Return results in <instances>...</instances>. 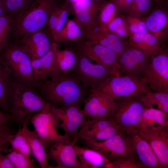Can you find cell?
I'll list each match as a JSON object with an SVG mask.
<instances>
[{
	"mask_svg": "<svg viewBox=\"0 0 168 168\" xmlns=\"http://www.w3.org/2000/svg\"><path fill=\"white\" fill-rule=\"evenodd\" d=\"M38 89L39 94L51 106L59 107L80 105L85 99L86 91L77 77L71 72L56 79L47 80Z\"/></svg>",
	"mask_w": 168,
	"mask_h": 168,
	"instance_id": "6da1fadb",
	"label": "cell"
},
{
	"mask_svg": "<svg viewBox=\"0 0 168 168\" xmlns=\"http://www.w3.org/2000/svg\"><path fill=\"white\" fill-rule=\"evenodd\" d=\"M36 89L13 78L9 98L12 124L22 125L27 117L39 112L47 104Z\"/></svg>",
	"mask_w": 168,
	"mask_h": 168,
	"instance_id": "7a4b0ae2",
	"label": "cell"
},
{
	"mask_svg": "<svg viewBox=\"0 0 168 168\" xmlns=\"http://www.w3.org/2000/svg\"><path fill=\"white\" fill-rule=\"evenodd\" d=\"M60 0H34L13 18L12 31L16 38L41 30Z\"/></svg>",
	"mask_w": 168,
	"mask_h": 168,
	"instance_id": "3957f363",
	"label": "cell"
},
{
	"mask_svg": "<svg viewBox=\"0 0 168 168\" xmlns=\"http://www.w3.org/2000/svg\"><path fill=\"white\" fill-rule=\"evenodd\" d=\"M114 100L141 94L150 91L142 77L112 76L100 83L96 89Z\"/></svg>",
	"mask_w": 168,
	"mask_h": 168,
	"instance_id": "277c9868",
	"label": "cell"
},
{
	"mask_svg": "<svg viewBox=\"0 0 168 168\" xmlns=\"http://www.w3.org/2000/svg\"><path fill=\"white\" fill-rule=\"evenodd\" d=\"M142 94L115 100L116 105L112 117L126 135L137 131L142 114L147 108L141 99Z\"/></svg>",
	"mask_w": 168,
	"mask_h": 168,
	"instance_id": "5b68a950",
	"label": "cell"
},
{
	"mask_svg": "<svg viewBox=\"0 0 168 168\" xmlns=\"http://www.w3.org/2000/svg\"><path fill=\"white\" fill-rule=\"evenodd\" d=\"M3 57V60L10 69L14 79L39 88L40 86L34 77L31 60L17 45L8 46L4 52Z\"/></svg>",
	"mask_w": 168,
	"mask_h": 168,
	"instance_id": "8992f818",
	"label": "cell"
},
{
	"mask_svg": "<svg viewBox=\"0 0 168 168\" xmlns=\"http://www.w3.org/2000/svg\"><path fill=\"white\" fill-rule=\"evenodd\" d=\"M142 77L150 91H168V52L162 47L151 56Z\"/></svg>",
	"mask_w": 168,
	"mask_h": 168,
	"instance_id": "52a82bcc",
	"label": "cell"
},
{
	"mask_svg": "<svg viewBox=\"0 0 168 168\" xmlns=\"http://www.w3.org/2000/svg\"><path fill=\"white\" fill-rule=\"evenodd\" d=\"M78 53L106 68L115 76H119L118 55L114 52L104 46L83 39L74 44Z\"/></svg>",
	"mask_w": 168,
	"mask_h": 168,
	"instance_id": "ba28073f",
	"label": "cell"
},
{
	"mask_svg": "<svg viewBox=\"0 0 168 168\" xmlns=\"http://www.w3.org/2000/svg\"><path fill=\"white\" fill-rule=\"evenodd\" d=\"M60 121L51 111L48 103L41 110L30 117V121L45 148L51 141L66 137L58 133Z\"/></svg>",
	"mask_w": 168,
	"mask_h": 168,
	"instance_id": "9c48e42d",
	"label": "cell"
},
{
	"mask_svg": "<svg viewBox=\"0 0 168 168\" xmlns=\"http://www.w3.org/2000/svg\"><path fill=\"white\" fill-rule=\"evenodd\" d=\"M74 143L66 137L49 143L45 148L47 158L56 164L51 168H83L77 158Z\"/></svg>",
	"mask_w": 168,
	"mask_h": 168,
	"instance_id": "30bf717a",
	"label": "cell"
},
{
	"mask_svg": "<svg viewBox=\"0 0 168 168\" xmlns=\"http://www.w3.org/2000/svg\"><path fill=\"white\" fill-rule=\"evenodd\" d=\"M78 54L77 63L71 72L76 75L86 90H95L101 82L114 75L105 67L97 63H93L86 57Z\"/></svg>",
	"mask_w": 168,
	"mask_h": 168,
	"instance_id": "8fae6325",
	"label": "cell"
},
{
	"mask_svg": "<svg viewBox=\"0 0 168 168\" xmlns=\"http://www.w3.org/2000/svg\"><path fill=\"white\" fill-rule=\"evenodd\" d=\"M83 142L87 147L97 151L110 161L120 156H135L130 141L125 133L116 134L103 140H83Z\"/></svg>",
	"mask_w": 168,
	"mask_h": 168,
	"instance_id": "7c38bea8",
	"label": "cell"
},
{
	"mask_svg": "<svg viewBox=\"0 0 168 168\" xmlns=\"http://www.w3.org/2000/svg\"><path fill=\"white\" fill-rule=\"evenodd\" d=\"M80 105L75 104L59 107L50 105L52 112L61 121L59 127L64 131V135L69 140L72 138L76 144L79 140L78 131L86 116Z\"/></svg>",
	"mask_w": 168,
	"mask_h": 168,
	"instance_id": "4fadbf2b",
	"label": "cell"
},
{
	"mask_svg": "<svg viewBox=\"0 0 168 168\" xmlns=\"http://www.w3.org/2000/svg\"><path fill=\"white\" fill-rule=\"evenodd\" d=\"M151 56L129 44L117 59L120 75L142 77L150 62Z\"/></svg>",
	"mask_w": 168,
	"mask_h": 168,
	"instance_id": "5bb4252c",
	"label": "cell"
},
{
	"mask_svg": "<svg viewBox=\"0 0 168 168\" xmlns=\"http://www.w3.org/2000/svg\"><path fill=\"white\" fill-rule=\"evenodd\" d=\"M137 132L150 144L161 168H168V124Z\"/></svg>",
	"mask_w": 168,
	"mask_h": 168,
	"instance_id": "9a60e30c",
	"label": "cell"
},
{
	"mask_svg": "<svg viewBox=\"0 0 168 168\" xmlns=\"http://www.w3.org/2000/svg\"><path fill=\"white\" fill-rule=\"evenodd\" d=\"M58 48L56 44H52L50 49L45 54L38 58L31 60L34 77L40 86L48 78L54 79L62 74L57 62Z\"/></svg>",
	"mask_w": 168,
	"mask_h": 168,
	"instance_id": "2e32d148",
	"label": "cell"
},
{
	"mask_svg": "<svg viewBox=\"0 0 168 168\" xmlns=\"http://www.w3.org/2000/svg\"><path fill=\"white\" fill-rule=\"evenodd\" d=\"M82 110L86 116L92 119L112 117L116 103L96 89L89 91L84 101Z\"/></svg>",
	"mask_w": 168,
	"mask_h": 168,
	"instance_id": "e0dca14e",
	"label": "cell"
},
{
	"mask_svg": "<svg viewBox=\"0 0 168 168\" xmlns=\"http://www.w3.org/2000/svg\"><path fill=\"white\" fill-rule=\"evenodd\" d=\"M22 39L17 45L31 60L44 55L49 50L52 44L47 35L41 29L25 34Z\"/></svg>",
	"mask_w": 168,
	"mask_h": 168,
	"instance_id": "ac0fdd59",
	"label": "cell"
},
{
	"mask_svg": "<svg viewBox=\"0 0 168 168\" xmlns=\"http://www.w3.org/2000/svg\"><path fill=\"white\" fill-rule=\"evenodd\" d=\"M126 135L136 158L143 168H161L150 144L137 131Z\"/></svg>",
	"mask_w": 168,
	"mask_h": 168,
	"instance_id": "d6986e66",
	"label": "cell"
},
{
	"mask_svg": "<svg viewBox=\"0 0 168 168\" xmlns=\"http://www.w3.org/2000/svg\"><path fill=\"white\" fill-rule=\"evenodd\" d=\"M96 28L85 33L84 39L111 49L119 57L129 45L128 42H125L116 34L107 30Z\"/></svg>",
	"mask_w": 168,
	"mask_h": 168,
	"instance_id": "ffe728a7",
	"label": "cell"
},
{
	"mask_svg": "<svg viewBox=\"0 0 168 168\" xmlns=\"http://www.w3.org/2000/svg\"><path fill=\"white\" fill-rule=\"evenodd\" d=\"M103 2L83 1L70 3L71 12L80 23L85 33L96 27L97 13Z\"/></svg>",
	"mask_w": 168,
	"mask_h": 168,
	"instance_id": "44dd1931",
	"label": "cell"
},
{
	"mask_svg": "<svg viewBox=\"0 0 168 168\" xmlns=\"http://www.w3.org/2000/svg\"><path fill=\"white\" fill-rule=\"evenodd\" d=\"M30 117H27L23 124L24 132L28 141L31 153L42 168H51L47 158L45 148L35 131L30 130L28 125Z\"/></svg>",
	"mask_w": 168,
	"mask_h": 168,
	"instance_id": "7402d4cb",
	"label": "cell"
},
{
	"mask_svg": "<svg viewBox=\"0 0 168 168\" xmlns=\"http://www.w3.org/2000/svg\"><path fill=\"white\" fill-rule=\"evenodd\" d=\"M155 4V6L145 20L148 32L159 39L168 25V15L164 6L167 3Z\"/></svg>",
	"mask_w": 168,
	"mask_h": 168,
	"instance_id": "603a6c76",
	"label": "cell"
},
{
	"mask_svg": "<svg viewBox=\"0 0 168 168\" xmlns=\"http://www.w3.org/2000/svg\"><path fill=\"white\" fill-rule=\"evenodd\" d=\"M76 153L83 168H104L110 161L97 151L74 144Z\"/></svg>",
	"mask_w": 168,
	"mask_h": 168,
	"instance_id": "cb8c5ba5",
	"label": "cell"
},
{
	"mask_svg": "<svg viewBox=\"0 0 168 168\" xmlns=\"http://www.w3.org/2000/svg\"><path fill=\"white\" fill-rule=\"evenodd\" d=\"M129 36L128 42L130 45L150 56L157 52L161 47L159 39L149 32L131 34Z\"/></svg>",
	"mask_w": 168,
	"mask_h": 168,
	"instance_id": "d4e9b609",
	"label": "cell"
},
{
	"mask_svg": "<svg viewBox=\"0 0 168 168\" xmlns=\"http://www.w3.org/2000/svg\"><path fill=\"white\" fill-rule=\"evenodd\" d=\"M85 32L80 23L74 18L68 19L63 29L54 41L66 44H74L84 39Z\"/></svg>",
	"mask_w": 168,
	"mask_h": 168,
	"instance_id": "484cf974",
	"label": "cell"
},
{
	"mask_svg": "<svg viewBox=\"0 0 168 168\" xmlns=\"http://www.w3.org/2000/svg\"><path fill=\"white\" fill-rule=\"evenodd\" d=\"M12 79L10 69L3 60H0V108L9 114V98Z\"/></svg>",
	"mask_w": 168,
	"mask_h": 168,
	"instance_id": "4316f807",
	"label": "cell"
},
{
	"mask_svg": "<svg viewBox=\"0 0 168 168\" xmlns=\"http://www.w3.org/2000/svg\"><path fill=\"white\" fill-rule=\"evenodd\" d=\"M117 124L112 117L100 119H85L78 131L79 140L82 139L91 134Z\"/></svg>",
	"mask_w": 168,
	"mask_h": 168,
	"instance_id": "83f0119b",
	"label": "cell"
},
{
	"mask_svg": "<svg viewBox=\"0 0 168 168\" xmlns=\"http://www.w3.org/2000/svg\"><path fill=\"white\" fill-rule=\"evenodd\" d=\"M167 124H168V114L159 109L153 107L147 108L142 114L138 131L148 128L154 126Z\"/></svg>",
	"mask_w": 168,
	"mask_h": 168,
	"instance_id": "f1b7e54d",
	"label": "cell"
},
{
	"mask_svg": "<svg viewBox=\"0 0 168 168\" xmlns=\"http://www.w3.org/2000/svg\"><path fill=\"white\" fill-rule=\"evenodd\" d=\"M79 57V54L74 48L63 50L57 49V62L62 74H65L73 70L77 63Z\"/></svg>",
	"mask_w": 168,
	"mask_h": 168,
	"instance_id": "f546056e",
	"label": "cell"
},
{
	"mask_svg": "<svg viewBox=\"0 0 168 168\" xmlns=\"http://www.w3.org/2000/svg\"><path fill=\"white\" fill-rule=\"evenodd\" d=\"M141 99L147 108L156 105L164 113H168V91L154 92L150 91L141 95Z\"/></svg>",
	"mask_w": 168,
	"mask_h": 168,
	"instance_id": "4dcf8cb0",
	"label": "cell"
},
{
	"mask_svg": "<svg viewBox=\"0 0 168 168\" xmlns=\"http://www.w3.org/2000/svg\"><path fill=\"white\" fill-rule=\"evenodd\" d=\"M117 11L119 12L117 7L112 0H106L103 2L97 13L96 27L106 30L112 16Z\"/></svg>",
	"mask_w": 168,
	"mask_h": 168,
	"instance_id": "1f68e13d",
	"label": "cell"
},
{
	"mask_svg": "<svg viewBox=\"0 0 168 168\" xmlns=\"http://www.w3.org/2000/svg\"><path fill=\"white\" fill-rule=\"evenodd\" d=\"M5 144L1 150L7 156L14 168H37L34 160L30 156L25 155L11 147L8 148Z\"/></svg>",
	"mask_w": 168,
	"mask_h": 168,
	"instance_id": "d6a6232c",
	"label": "cell"
},
{
	"mask_svg": "<svg viewBox=\"0 0 168 168\" xmlns=\"http://www.w3.org/2000/svg\"><path fill=\"white\" fill-rule=\"evenodd\" d=\"M22 126V127L14 134L9 143L12 148L30 156L31 153L30 147L25 134L24 126L23 125Z\"/></svg>",
	"mask_w": 168,
	"mask_h": 168,
	"instance_id": "836d02e7",
	"label": "cell"
},
{
	"mask_svg": "<svg viewBox=\"0 0 168 168\" xmlns=\"http://www.w3.org/2000/svg\"><path fill=\"white\" fill-rule=\"evenodd\" d=\"M123 133H125L121 126L117 124L91 134L82 140L91 142L102 141L109 138L116 134Z\"/></svg>",
	"mask_w": 168,
	"mask_h": 168,
	"instance_id": "e575fe53",
	"label": "cell"
},
{
	"mask_svg": "<svg viewBox=\"0 0 168 168\" xmlns=\"http://www.w3.org/2000/svg\"><path fill=\"white\" fill-rule=\"evenodd\" d=\"M106 30L118 35L121 39L130 35L126 18L118 16L111 19L107 26Z\"/></svg>",
	"mask_w": 168,
	"mask_h": 168,
	"instance_id": "d590c367",
	"label": "cell"
},
{
	"mask_svg": "<svg viewBox=\"0 0 168 168\" xmlns=\"http://www.w3.org/2000/svg\"><path fill=\"white\" fill-rule=\"evenodd\" d=\"M13 21L11 14H6L0 17V52L6 45Z\"/></svg>",
	"mask_w": 168,
	"mask_h": 168,
	"instance_id": "8d00e7d4",
	"label": "cell"
},
{
	"mask_svg": "<svg viewBox=\"0 0 168 168\" xmlns=\"http://www.w3.org/2000/svg\"><path fill=\"white\" fill-rule=\"evenodd\" d=\"M152 3V0H133L126 12L130 16L139 17L150 10Z\"/></svg>",
	"mask_w": 168,
	"mask_h": 168,
	"instance_id": "74e56055",
	"label": "cell"
},
{
	"mask_svg": "<svg viewBox=\"0 0 168 168\" xmlns=\"http://www.w3.org/2000/svg\"><path fill=\"white\" fill-rule=\"evenodd\" d=\"M61 1L62 6L57 20L55 35L53 38L54 40L65 25L68 15L71 12L70 2L67 0Z\"/></svg>",
	"mask_w": 168,
	"mask_h": 168,
	"instance_id": "f35d334b",
	"label": "cell"
},
{
	"mask_svg": "<svg viewBox=\"0 0 168 168\" xmlns=\"http://www.w3.org/2000/svg\"><path fill=\"white\" fill-rule=\"evenodd\" d=\"M115 168H143L135 156H121L111 161Z\"/></svg>",
	"mask_w": 168,
	"mask_h": 168,
	"instance_id": "ab89813d",
	"label": "cell"
},
{
	"mask_svg": "<svg viewBox=\"0 0 168 168\" xmlns=\"http://www.w3.org/2000/svg\"><path fill=\"white\" fill-rule=\"evenodd\" d=\"M126 19L130 34L149 32L145 21L130 15Z\"/></svg>",
	"mask_w": 168,
	"mask_h": 168,
	"instance_id": "60d3db41",
	"label": "cell"
},
{
	"mask_svg": "<svg viewBox=\"0 0 168 168\" xmlns=\"http://www.w3.org/2000/svg\"><path fill=\"white\" fill-rule=\"evenodd\" d=\"M34 0H5L7 14L16 15Z\"/></svg>",
	"mask_w": 168,
	"mask_h": 168,
	"instance_id": "b9f144b4",
	"label": "cell"
},
{
	"mask_svg": "<svg viewBox=\"0 0 168 168\" xmlns=\"http://www.w3.org/2000/svg\"><path fill=\"white\" fill-rule=\"evenodd\" d=\"M62 4V1L60 0L55 5L50 14L47 23L49 30L53 38L55 35L57 20L61 7Z\"/></svg>",
	"mask_w": 168,
	"mask_h": 168,
	"instance_id": "7bdbcfd3",
	"label": "cell"
},
{
	"mask_svg": "<svg viewBox=\"0 0 168 168\" xmlns=\"http://www.w3.org/2000/svg\"><path fill=\"white\" fill-rule=\"evenodd\" d=\"M15 134L9 127L0 129V149H2L5 144L9 142Z\"/></svg>",
	"mask_w": 168,
	"mask_h": 168,
	"instance_id": "ee69618b",
	"label": "cell"
},
{
	"mask_svg": "<svg viewBox=\"0 0 168 168\" xmlns=\"http://www.w3.org/2000/svg\"><path fill=\"white\" fill-rule=\"evenodd\" d=\"M12 124V118L10 114L0 110V129L9 127Z\"/></svg>",
	"mask_w": 168,
	"mask_h": 168,
	"instance_id": "f6af8a7d",
	"label": "cell"
},
{
	"mask_svg": "<svg viewBox=\"0 0 168 168\" xmlns=\"http://www.w3.org/2000/svg\"><path fill=\"white\" fill-rule=\"evenodd\" d=\"M116 5L119 12H127L133 0H112Z\"/></svg>",
	"mask_w": 168,
	"mask_h": 168,
	"instance_id": "bcb514c9",
	"label": "cell"
},
{
	"mask_svg": "<svg viewBox=\"0 0 168 168\" xmlns=\"http://www.w3.org/2000/svg\"><path fill=\"white\" fill-rule=\"evenodd\" d=\"M0 149V168H14L7 156L4 154Z\"/></svg>",
	"mask_w": 168,
	"mask_h": 168,
	"instance_id": "7dc6e473",
	"label": "cell"
},
{
	"mask_svg": "<svg viewBox=\"0 0 168 168\" xmlns=\"http://www.w3.org/2000/svg\"><path fill=\"white\" fill-rule=\"evenodd\" d=\"M7 14L5 0H0V17Z\"/></svg>",
	"mask_w": 168,
	"mask_h": 168,
	"instance_id": "c3c4849f",
	"label": "cell"
},
{
	"mask_svg": "<svg viewBox=\"0 0 168 168\" xmlns=\"http://www.w3.org/2000/svg\"><path fill=\"white\" fill-rule=\"evenodd\" d=\"M67 0L70 3H74L81 1H93L95 2H101L106 0Z\"/></svg>",
	"mask_w": 168,
	"mask_h": 168,
	"instance_id": "681fc988",
	"label": "cell"
},
{
	"mask_svg": "<svg viewBox=\"0 0 168 168\" xmlns=\"http://www.w3.org/2000/svg\"><path fill=\"white\" fill-rule=\"evenodd\" d=\"M154 3L159 4H163L167 3V0H152Z\"/></svg>",
	"mask_w": 168,
	"mask_h": 168,
	"instance_id": "f907efd6",
	"label": "cell"
}]
</instances>
